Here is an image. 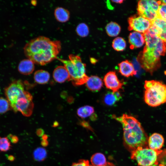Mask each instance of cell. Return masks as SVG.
Returning <instances> with one entry per match:
<instances>
[{
    "instance_id": "cell-1",
    "label": "cell",
    "mask_w": 166,
    "mask_h": 166,
    "mask_svg": "<svg viewBox=\"0 0 166 166\" xmlns=\"http://www.w3.org/2000/svg\"><path fill=\"white\" fill-rule=\"evenodd\" d=\"M61 48V42L43 36L28 42L23 49L25 56L34 63L44 65L57 58Z\"/></svg>"
},
{
    "instance_id": "cell-2",
    "label": "cell",
    "mask_w": 166,
    "mask_h": 166,
    "mask_svg": "<svg viewBox=\"0 0 166 166\" xmlns=\"http://www.w3.org/2000/svg\"><path fill=\"white\" fill-rule=\"evenodd\" d=\"M144 35L145 45L138 61L144 69L152 74L160 66V57L166 53V44L154 33L147 32Z\"/></svg>"
},
{
    "instance_id": "cell-3",
    "label": "cell",
    "mask_w": 166,
    "mask_h": 166,
    "mask_svg": "<svg viewBox=\"0 0 166 166\" xmlns=\"http://www.w3.org/2000/svg\"><path fill=\"white\" fill-rule=\"evenodd\" d=\"M113 117L122 124L125 145L131 152L137 148L148 146V137L140 123L134 117L127 114Z\"/></svg>"
},
{
    "instance_id": "cell-4",
    "label": "cell",
    "mask_w": 166,
    "mask_h": 166,
    "mask_svg": "<svg viewBox=\"0 0 166 166\" xmlns=\"http://www.w3.org/2000/svg\"><path fill=\"white\" fill-rule=\"evenodd\" d=\"M4 93L11 108L14 112H19L26 117L32 114L34 107L33 97L25 89V85L21 80L12 82L5 88Z\"/></svg>"
},
{
    "instance_id": "cell-5",
    "label": "cell",
    "mask_w": 166,
    "mask_h": 166,
    "mask_svg": "<svg viewBox=\"0 0 166 166\" xmlns=\"http://www.w3.org/2000/svg\"><path fill=\"white\" fill-rule=\"evenodd\" d=\"M68 60L57 57L56 59L63 64L73 85L79 86L85 83L89 77L86 74L85 64L82 62L81 57L78 55L70 54Z\"/></svg>"
},
{
    "instance_id": "cell-6",
    "label": "cell",
    "mask_w": 166,
    "mask_h": 166,
    "mask_svg": "<svg viewBox=\"0 0 166 166\" xmlns=\"http://www.w3.org/2000/svg\"><path fill=\"white\" fill-rule=\"evenodd\" d=\"M144 99L148 105L155 107L166 102V85L154 80H146Z\"/></svg>"
},
{
    "instance_id": "cell-7",
    "label": "cell",
    "mask_w": 166,
    "mask_h": 166,
    "mask_svg": "<svg viewBox=\"0 0 166 166\" xmlns=\"http://www.w3.org/2000/svg\"><path fill=\"white\" fill-rule=\"evenodd\" d=\"M162 150L155 151L148 147H139L132 151L131 158L140 166H153L156 162Z\"/></svg>"
},
{
    "instance_id": "cell-8",
    "label": "cell",
    "mask_w": 166,
    "mask_h": 166,
    "mask_svg": "<svg viewBox=\"0 0 166 166\" xmlns=\"http://www.w3.org/2000/svg\"><path fill=\"white\" fill-rule=\"evenodd\" d=\"M128 29L142 34L146 32L152 26L151 21L138 15L132 16L128 19Z\"/></svg>"
},
{
    "instance_id": "cell-9",
    "label": "cell",
    "mask_w": 166,
    "mask_h": 166,
    "mask_svg": "<svg viewBox=\"0 0 166 166\" xmlns=\"http://www.w3.org/2000/svg\"><path fill=\"white\" fill-rule=\"evenodd\" d=\"M137 10L138 14L152 21L158 18L157 12L154 10L148 0H142L139 1Z\"/></svg>"
},
{
    "instance_id": "cell-10",
    "label": "cell",
    "mask_w": 166,
    "mask_h": 166,
    "mask_svg": "<svg viewBox=\"0 0 166 166\" xmlns=\"http://www.w3.org/2000/svg\"><path fill=\"white\" fill-rule=\"evenodd\" d=\"M104 81L107 88L115 92L122 89L123 83L118 79L115 72L110 71L105 75Z\"/></svg>"
},
{
    "instance_id": "cell-11",
    "label": "cell",
    "mask_w": 166,
    "mask_h": 166,
    "mask_svg": "<svg viewBox=\"0 0 166 166\" xmlns=\"http://www.w3.org/2000/svg\"><path fill=\"white\" fill-rule=\"evenodd\" d=\"M164 143V139L160 134L154 133L148 138V146L150 149L159 151L163 147Z\"/></svg>"
},
{
    "instance_id": "cell-12",
    "label": "cell",
    "mask_w": 166,
    "mask_h": 166,
    "mask_svg": "<svg viewBox=\"0 0 166 166\" xmlns=\"http://www.w3.org/2000/svg\"><path fill=\"white\" fill-rule=\"evenodd\" d=\"M53 77L54 80L59 83L70 81V76L66 68L63 66L57 67L54 70Z\"/></svg>"
},
{
    "instance_id": "cell-13",
    "label": "cell",
    "mask_w": 166,
    "mask_h": 166,
    "mask_svg": "<svg viewBox=\"0 0 166 166\" xmlns=\"http://www.w3.org/2000/svg\"><path fill=\"white\" fill-rule=\"evenodd\" d=\"M128 40L131 49L140 48L144 45L145 42L143 34L136 31L130 33Z\"/></svg>"
},
{
    "instance_id": "cell-14",
    "label": "cell",
    "mask_w": 166,
    "mask_h": 166,
    "mask_svg": "<svg viewBox=\"0 0 166 166\" xmlns=\"http://www.w3.org/2000/svg\"><path fill=\"white\" fill-rule=\"evenodd\" d=\"M118 66L120 73L125 77H128L136 74L132 64L127 60L122 61Z\"/></svg>"
},
{
    "instance_id": "cell-15",
    "label": "cell",
    "mask_w": 166,
    "mask_h": 166,
    "mask_svg": "<svg viewBox=\"0 0 166 166\" xmlns=\"http://www.w3.org/2000/svg\"><path fill=\"white\" fill-rule=\"evenodd\" d=\"M34 63L29 59L22 60L19 63L18 69L21 74L29 75L32 73L34 69Z\"/></svg>"
},
{
    "instance_id": "cell-16",
    "label": "cell",
    "mask_w": 166,
    "mask_h": 166,
    "mask_svg": "<svg viewBox=\"0 0 166 166\" xmlns=\"http://www.w3.org/2000/svg\"><path fill=\"white\" fill-rule=\"evenodd\" d=\"M85 83L88 89L94 92L99 91L103 85L101 79L96 76H92L89 77Z\"/></svg>"
},
{
    "instance_id": "cell-17",
    "label": "cell",
    "mask_w": 166,
    "mask_h": 166,
    "mask_svg": "<svg viewBox=\"0 0 166 166\" xmlns=\"http://www.w3.org/2000/svg\"><path fill=\"white\" fill-rule=\"evenodd\" d=\"M121 98V95L118 91L115 92H109L105 94L104 101L106 105L112 106Z\"/></svg>"
},
{
    "instance_id": "cell-18",
    "label": "cell",
    "mask_w": 166,
    "mask_h": 166,
    "mask_svg": "<svg viewBox=\"0 0 166 166\" xmlns=\"http://www.w3.org/2000/svg\"><path fill=\"white\" fill-rule=\"evenodd\" d=\"M50 78L49 73L47 71L43 70L36 71L34 74L35 81L39 84L46 83Z\"/></svg>"
},
{
    "instance_id": "cell-19",
    "label": "cell",
    "mask_w": 166,
    "mask_h": 166,
    "mask_svg": "<svg viewBox=\"0 0 166 166\" xmlns=\"http://www.w3.org/2000/svg\"><path fill=\"white\" fill-rule=\"evenodd\" d=\"M69 12L68 10L62 7H57L54 11L55 18L58 21L61 22L67 21L69 18Z\"/></svg>"
},
{
    "instance_id": "cell-20",
    "label": "cell",
    "mask_w": 166,
    "mask_h": 166,
    "mask_svg": "<svg viewBox=\"0 0 166 166\" xmlns=\"http://www.w3.org/2000/svg\"><path fill=\"white\" fill-rule=\"evenodd\" d=\"M105 29L107 34L111 37L117 36L121 30L120 26L117 23L112 22L107 24Z\"/></svg>"
},
{
    "instance_id": "cell-21",
    "label": "cell",
    "mask_w": 166,
    "mask_h": 166,
    "mask_svg": "<svg viewBox=\"0 0 166 166\" xmlns=\"http://www.w3.org/2000/svg\"><path fill=\"white\" fill-rule=\"evenodd\" d=\"M90 161L92 165L94 166H103L107 162L104 155L101 153H97L93 155Z\"/></svg>"
},
{
    "instance_id": "cell-22",
    "label": "cell",
    "mask_w": 166,
    "mask_h": 166,
    "mask_svg": "<svg viewBox=\"0 0 166 166\" xmlns=\"http://www.w3.org/2000/svg\"><path fill=\"white\" fill-rule=\"evenodd\" d=\"M93 108L90 106L86 105L80 107L77 109V115L81 118H85L90 116L94 113Z\"/></svg>"
},
{
    "instance_id": "cell-23",
    "label": "cell",
    "mask_w": 166,
    "mask_h": 166,
    "mask_svg": "<svg viewBox=\"0 0 166 166\" xmlns=\"http://www.w3.org/2000/svg\"><path fill=\"white\" fill-rule=\"evenodd\" d=\"M112 46L115 50L117 51H122L126 47V42L123 38L118 37L115 38L113 41Z\"/></svg>"
},
{
    "instance_id": "cell-24",
    "label": "cell",
    "mask_w": 166,
    "mask_h": 166,
    "mask_svg": "<svg viewBox=\"0 0 166 166\" xmlns=\"http://www.w3.org/2000/svg\"><path fill=\"white\" fill-rule=\"evenodd\" d=\"M47 152L46 149L43 148L39 147L36 148L33 152L34 159L38 161H42L46 157Z\"/></svg>"
},
{
    "instance_id": "cell-25",
    "label": "cell",
    "mask_w": 166,
    "mask_h": 166,
    "mask_svg": "<svg viewBox=\"0 0 166 166\" xmlns=\"http://www.w3.org/2000/svg\"><path fill=\"white\" fill-rule=\"evenodd\" d=\"M76 31L78 35L83 37L87 36L89 32L88 26L83 23H81L77 26Z\"/></svg>"
},
{
    "instance_id": "cell-26",
    "label": "cell",
    "mask_w": 166,
    "mask_h": 166,
    "mask_svg": "<svg viewBox=\"0 0 166 166\" xmlns=\"http://www.w3.org/2000/svg\"><path fill=\"white\" fill-rule=\"evenodd\" d=\"M11 145L7 137H0V151L6 152L11 149Z\"/></svg>"
},
{
    "instance_id": "cell-27",
    "label": "cell",
    "mask_w": 166,
    "mask_h": 166,
    "mask_svg": "<svg viewBox=\"0 0 166 166\" xmlns=\"http://www.w3.org/2000/svg\"><path fill=\"white\" fill-rule=\"evenodd\" d=\"M11 109L10 104L7 99L2 97H0V114H4Z\"/></svg>"
},
{
    "instance_id": "cell-28",
    "label": "cell",
    "mask_w": 166,
    "mask_h": 166,
    "mask_svg": "<svg viewBox=\"0 0 166 166\" xmlns=\"http://www.w3.org/2000/svg\"><path fill=\"white\" fill-rule=\"evenodd\" d=\"M157 14L158 18L166 20V4L161 2Z\"/></svg>"
},
{
    "instance_id": "cell-29",
    "label": "cell",
    "mask_w": 166,
    "mask_h": 166,
    "mask_svg": "<svg viewBox=\"0 0 166 166\" xmlns=\"http://www.w3.org/2000/svg\"><path fill=\"white\" fill-rule=\"evenodd\" d=\"M89 164L88 160H81L78 162L73 163L72 166H87Z\"/></svg>"
},
{
    "instance_id": "cell-30",
    "label": "cell",
    "mask_w": 166,
    "mask_h": 166,
    "mask_svg": "<svg viewBox=\"0 0 166 166\" xmlns=\"http://www.w3.org/2000/svg\"><path fill=\"white\" fill-rule=\"evenodd\" d=\"M7 137L10 140L11 142L14 144L18 143L19 140L18 138L16 136L12 134H9Z\"/></svg>"
},
{
    "instance_id": "cell-31",
    "label": "cell",
    "mask_w": 166,
    "mask_h": 166,
    "mask_svg": "<svg viewBox=\"0 0 166 166\" xmlns=\"http://www.w3.org/2000/svg\"><path fill=\"white\" fill-rule=\"evenodd\" d=\"M159 36L166 44V31L160 33L159 34Z\"/></svg>"
},
{
    "instance_id": "cell-32",
    "label": "cell",
    "mask_w": 166,
    "mask_h": 166,
    "mask_svg": "<svg viewBox=\"0 0 166 166\" xmlns=\"http://www.w3.org/2000/svg\"><path fill=\"white\" fill-rule=\"evenodd\" d=\"M44 131L41 128L38 129L36 131V134L39 136H42L44 134Z\"/></svg>"
},
{
    "instance_id": "cell-33",
    "label": "cell",
    "mask_w": 166,
    "mask_h": 166,
    "mask_svg": "<svg viewBox=\"0 0 166 166\" xmlns=\"http://www.w3.org/2000/svg\"><path fill=\"white\" fill-rule=\"evenodd\" d=\"M41 145L44 147H46L48 144V142L47 140H42L41 142Z\"/></svg>"
},
{
    "instance_id": "cell-34",
    "label": "cell",
    "mask_w": 166,
    "mask_h": 166,
    "mask_svg": "<svg viewBox=\"0 0 166 166\" xmlns=\"http://www.w3.org/2000/svg\"><path fill=\"white\" fill-rule=\"evenodd\" d=\"M87 166H94L89 165V164ZM102 166H115V165L112 163H110L109 162H107L106 164L105 165Z\"/></svg>"
},
{
    "instance_id": "cell-35",
    "label": "cell",
    "mask_w": 166,
    "mask_h": 166,
    "mask_svg": "<svg viewBox=\"0 0 166 166\" xmlns=\"http://www.w3.org/2000/svg\"><path fill=\"white\" fill-rule=\"evenodd\" d=\"M8 159L9 160L11 161H12L14 160L15 157L14 156L10 155L8 156Z\"/></svg>"
},
{
    "instance_id": "cell-36",
    "label": "cell",
    "mask_w": 166,
    "mask_h": 166,
    "mask_svg": "<svg viewBox=\"0 0 166 166\" xmlns=\"http://www.w3.org/2000/svg\"><path fill=\"white\" fill-rule=\"evenodd\" d=\"M48 138V136L46 134H44L42 136V140H47Z\"/></svg>"
},
{
    "instance_id": "cell-37",
    "label": "cell",
    "mask_w": 166,
    "mask_h": 166,
    "mask_svg": "<svg viewBox=\"0 0 166 166\" xmlns=\"http://www.w3.org/2000/svg\"><path fill=\"white\" fill-rule=\"evenodd\" d=\"M123 0H112V1L117 3H121L123 2Z\"/></svg>"
},
{
    "instance_id": "cell-38",
    "label": "cell",
    "mask_w": 166,
    "mask_h": 166,
    "mask_svg": "<svg viewBox=\"0 0 166 166\" xmlns=\"http://www.w3.org/2000/svg\"><path fill=\"white\" fill-rule=\"evenodd\" d=\"M90 60H91V62H92V63H93V62L95 63V62H96L95 61V60L96 61V60L95 59H94V58H91Z\"/></svg>"
},
{
    "instance_id": "cell-39",
    "label": "cell",
    "mask_w": 166,
    "mask_h": 166,
    "mask_svg": "<svg viewBox=\"0 0 166 166\" xmlns=\"http://www.w3.org/2000/svg\"><path fill=\"white\" fill-rule=\"evenodd\" d=\"M161 1L162 3L166 4V0H162Z\"/></svg>"
}]
</instances>
